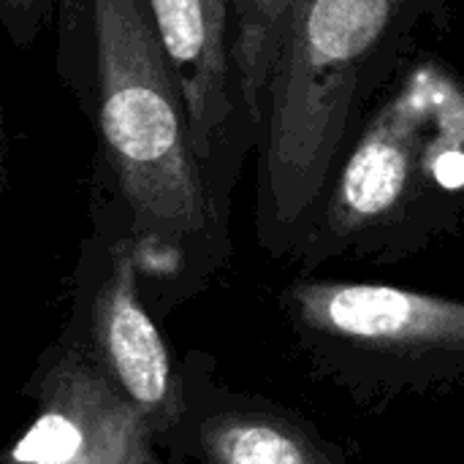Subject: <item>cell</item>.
<instances>
[{
	"instance_id": "52a82bcc",
	"label": "cell",
	"mask_w": 464,
	"mask_h": 464,
	"mask_svg": "<svg viewBox=\"0 0 464 464\" xmlns=\"http://www.w3.org/2000/svg\"><path fill=\"white\" fill-rule=\"evenodd\" d=\"M179 421H193L196 446L207 464H343L318 435L264 402L226 394V402H182Z\"/></svg>"
},
{
	"instance_id": "7a4b0ae2",
	"label": "cell",
	"mask_w": 464,
	"mask_h": 464,
	"mask_svg": "<svg viewBox=\"0 0 464 464\" xmlns=\"http://www.w3.org/2000/svg\"><path fill=\"white\" fill-rule=\"evenodd\" d=\"M457 0H296L264 92L256 234L285 258L367 109L430 38L449 35Z\"/></svg>"
},
{
	"instance_id": "8fae6325",
	"label": "cell",
	"mask_w": 464,
	"mask_h": 464,
	"mask_svg": "<svg viewBox=\"0 0 464 464\" xmlns=\"http://www.w3.org/2000/svg\"><path fill=\"white\" fill-rule=\"evenodd\" d=\"M11 136H8V120H5V103L0 92V190L11 185Z\"/></svg>"
},
{
	"instance_id": "277c9868",
	"label": "cell",
	"mask_w": 464,
	"mask_h": 464,
	"mask_svg": "<svg viewBox=\"0 0 464 464\" xmlns=\"http://www.w3.org/2000/svg\"><path fill=\"white\" fill-rule=\"evenodd\" d=\"M283 304L296 332L332 364L378 372V381L459 375L464 307L457 299L381 283L296 280Z\"/></svg>"
},
{
	"instance_id": "7c38bea8",
	"label": "cell",
	"mask_w": 464,
	"mask_h": 464,
	"mask_svg": "<svg viewBox=\"0 0 464 464\" xmlns=\"http://www.w3.org/2000/svg\"><path fill=\"white\" fill-rule=\"evenodd\" d=\"M218 5H220V8H223L226 14H228V5H231V0H218Z\"/></svg>"
},
{
	"instance_id": "9c48e42d",
	"label": "cell",
	"mask_w": 464,
	"mask_h": 464,
	"mask_svg": "<svg viewBox=\"0 0 464 464\" xmlns=\"http://www.w3.org/2000/svg\"><path fill=\"white\" fill-rule=\"evenodd\" d=\"M57 73L90 114L92 98V0H54Z\"/></svg>"
},
{
	"instance_id": "5b68a950",
	"label": "cell",
	"mask_w": 464,
	"mask_h": 464,
	"mask_svg": "<svg viewBox=\"0 0 464 464\" xmlns=\"http://www.w3.org/2000/svg\"><path fill=\"white\" fill-rule=\"evenodd\" d=\"M90 212L92 234L79 256L76 307L87 313L95 359L120 383L139 419L177 449L182 397L174 392L166 343L139 291L125 209L98 166H92Z\"/></svg>"
},
{
	"instance_id": "3957f363",
	"label": "cell",
	"mask_w": 464,
	"mask_h": 464,
	"mask_svg": "<svg viewBox=\"0 0 464 464\" xmlns=\"http://www.w3.org/2000/svg\"><path fill=\"white\" fill-rule=\"evenodd\" d=\"M462 215V76L424 46L362 117L285 258L302 272L334 258L394 264L459 237Z\"/></svg>"
},
{
	"instance_id": "30bf717a",
	"label": "cell",
	"mask_w": 464,
	"mask_h": 464,
	"mask_svg": "<svg viewBox=\"0 0 464 464\" xmlns=\"http://www.w3.org/2000/svg\"><path fill=\"white\" fill-rule=\"evenodd\" d=\"M52 22L54 0H0V24L19 49H30Z\"/></svg>"
},
{
	"instance_id": "6da1fadb",
	"label": "cell",
	"mask_w": 464,
	"mask_h": 464,
	"mask_svg": "<svg viewBox=\"0 0 464 464\" xmlns=\"http://www.w3.org/2000/svg\"><path fill=\"white\" fill-rule=\"evenodd\" d=\"M92 166L120 198L139 291L177 304L231 258L226 212L193 152L144 0H92Z\"/></svg>"
},
{
	"instance_id": "8992f818",
	"label": "cell",
	"mask_w": 464,
	"mask_h": 464,
	"mask_svg": "<svg viewBox=\"0 0 464 464\" xmlns=\"http://www.w3.org/2000/svg\"><path fill=\"white\" fill-rule=\"evenodd\" d=\"M166 68L182 95L190 144L218 204L234 188L258 136L245 111L228 49V14L218 0H144Z\"/></svg>"
},
{
	"instance_id": "ba28073f",
	"label": "cell",
	"mask_w": 464,
	"mask_h": 464,
	"mask_svg": "<svg viewBox=\"0 0 464 464\" xmlns=\"http://www.w3.org/2000/svg\"><path fill=\"white\" fill-rule=\"evenodd\" d=\"M294 3L296 0H231L228 5L231 65L256 136L261 133L266 79Z\"/></svg>"
}]
</instances>
